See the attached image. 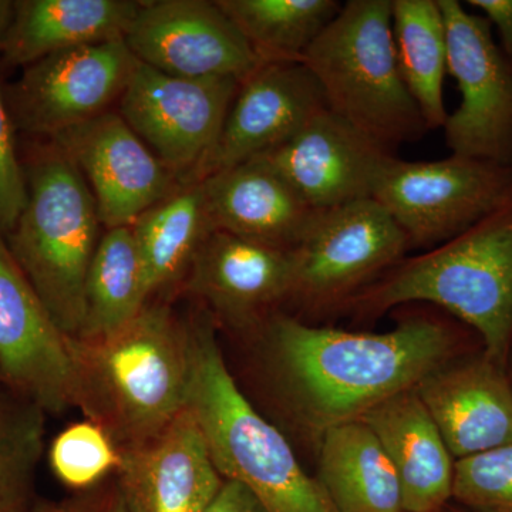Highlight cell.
<instances>
[{
	"mask_svg": "<svg viewBox=\"0 0 512 512\" xmlns=\"http://www.w3.org/2000/svg\"><path fill=\"white\" fill-rule=\"evenodd\" d=\"M272 382L313 433L370 409L464 356L460 333L439 320L409 319L384 333L306 325L288 315L259 325Z\"/></svg>",
	"mask_w": 512,
	"mask_h": 512,
	"instance_id": "cell-1",
	"label": "cell"
},
{
	"mask_svg": "<svg viewBox=\"0 0 512 512\" xmlns=\"http://www.w3.org/2000/svg\"><path fill=\"white\" fill-rule=\"evenodd\" d=\"M67 343L74 407L120 451L147 443L187 407L190 329L167 303L148 302L103 338Z\"/></svg>",
	"mask_w": 512,
	"mask_h": 512,
	"instance_id": "cell-2",
	"label": "cell"
},
{
	"mask_svg": "<svg viewBox=\"0 0 512 512\" xmlns=\"http://www.w3.org/2000/svg\"><path fill=\"white\" fill-rule=\"evenodd\" d=\"M429 302L461 320L485 355L508 367L512 352V198L458 237L403 259L348 303L380 315Z\"/></svg>",
	"mask_w": 512,
	"mask_h": 512,
	"instance_id": "cell-3",
	"label": "cell"
},
{
	"mask_svg": "<svg viewBox=\"0 0 512 512\" xmlns=\"http://www.w3.org/2000/svg\"><path fill=\"white\" fill-rule=\"evenodd\" d=\"M187 322V409L221 477L245 485L269 512H333L284 434L258 413L229 373L210 312L195 313Z\"/></svg>",
	"mask_w": 512,
	"mask_h": 512,
	"instance_id": "cell-4",
	"label": "cell"
},
{
	"mask_svg": "<svg viewBox=\"0 0 512 512\" xmlns=\"http://www.w3.org/2000/svg\"><path fill=\"white\" fill-rule=\"evenodd\" d=\"M26 184L28 202L5 241L57 328L77 338L87 271L100 241L96 201L82 173L53 143L36 151Z\"/></svg>",
	"mask_w": 512,
	"mask_h": 512,
	"instance_id": "cell-5",
	"label": "cell"
},
{
	"mask_svg": "<svg viewBox=\"0 0 512 512\" xmlns=\"http://www.w3.org/2000/svg\"><path fill=\"white\" fill-rule=\"evenodd\" d=\"M333 114L392 148L427 130L394 49L392 0H349L303 56Z\"/></svg>",
	"mask_w": 512,
	"mask_h": 512,
	"instance_id": "cell-6",
	"label": "cell"
},
{
	"mask_svg": "<svg viewBox=\"0 0 512 512\" xmlns=\"http://www.w3.org/2000/svg\"><path fill=\"white\" fill-rule=\"evenodd\" d=\"M373 198L410 248L439 247L511 200L512 167L453 154L439 161L394 157Z\"/></svg>",
	"mask_w": 512,
	"mask_h": 512,
	"instance_id": "cell-7",
	"label": "cell"
},
{
	"mask_svg": "<svg viewBox=\"0 0 512 512\" xmlns=\"http://www.w3.org/2000/svg\"><path fill=\"white\" fill-rule=\"evenodd\" d=\"M409 248L375 198L320 211L291 251V298L313 308L348 303L403 261Z\"/></svg>",
	"mask_w": 512,
	"mask_h": 512,
	"instance_id": "cell-8",
	"label": "cell"
},
{
	"mask_svg": "<svg viewBox=\"0 0 512 512\" xmlns=\"http://www.w3.org/2000/svg\"><path fill=\"white\" fill-rule=\"evenodd\" d=\"M447 35V72L461 103L444 123L453 156L512 167V60L495 43L484 16L458 0H437Z\"/></svg>",
	"mask_w": 512,
	"mask_h": 512,
	"instance_id": "cell-9",
	"label": "cell"
},
{
	"mask_svg": "<svg viewBox=\"0 0 512 512\" xmlns=\"http://www.w3.org/2000/svg\"><path fill=\"white\" fill-rule=\"evenodd\" d=\"M239 84L181 79L140 63L119 114L181 184L194 183L220 140Z\"/></svg>",
	"mask_w": 512,
	"mask_h": 512,
	"instance_id": "cell-10",
	"label": "cell"
},
{
	"mask_svg": "<svg viewBox=\"0 0 512 512\" xmlns=\"http://www.w3.org/2000/svg\"><path fill=\"white\" fill-rule=\"evenodd\" d=\"M137 57L124 40L74 47L23 70L6 96L13 126L49 137L109 111L136 72Z\"/></svg>",
	"mask_w": 512,
	"mask_h": 512,
	"instance_id": "cell-11",
	"label": "cell"
},
{
	"mask_svg": "<svg viewBox=\"0 0 512 512\" xmlns=\"http://www.w3.org/2000/svg\"><path fill=\"white\" fill-rule=\"evenodd\" d=\"M124 42L138 62L181 79H248L262 62L207 0L141 2Z\"/></svg>",
	"mask_w": 512,
	"mask_h": 512,
	"instance_id": "cell-12",
	"label": "cell"
},
{
	"mask_svg": "<svg viewBox=\"0 0 512 512\" xmlns=\"http://www.w3.org/2000/svg\"><path fill=\"white\" fill-rule=\"evenodd\" d=\"M52 143L82 173L107 229L131 227L183 185L113 111L57 134Z\"/></svg>",
	"mask_w": 512,
	"mask_h": 512,
	"instance_id": "cell-13",
	"label": "cell"
},
{
	"mask_svg": "<svg viewBox=\"0 0 512 512\" xmlns=\"http://www.w3.org/2000/svg\"><path fill=\"white\" fill-rule=\"evenodd\" d=\"M255 158L316 212L373 198L394 160L389 148L328 109L284 144Z\"/></svg>",
	"mask_w": 512,
	"mask_h": 512,
	"instance_id": "cell-14",
	"label": "cell"
},
{
	"mask_svg": "<svg viewBox=\"0 0 512 512\" xmlns=\"http://www.w3.org/2000/svg\"><path fill=\"white\" fill-rule=\"evenodd\" d=\"M0 382L47 414L73 409L67 336L0 235Z\"/></svg>",
	"mask_w": 512,
	"mask_h": 512,
	"instance_id": "cell-15",
	"label": "cell"
},
{
	"mask_svg": "<svg viewBox=\"0 0 512 512\" xmlns=\"http://www.w3.org/2000/svg\"><path fill=\"white\" fill-rule=\"evenodd\" d=\"M326 109L322 89L305 64L262 63L239 84L220 140L194 183L281 146Z\"/></svg>",
	"mask_w": 512,
	"mask_h": 512,
	"instance_id": "cell-16",
	"label": "cell"
},
{
	"mask_svg": "<svg viewBox=\"0 0 512 512\" xmlns=\"http://www.w3.org/2000/svg\"><path fill=\"white\" fill-rule=\"evenodd\" d=\"M120 453L113 478L127 512H205L224 483L187 407L156 437Z\"/></svg>",
	"mask_w": 512,
	"mask_h": 512,
	"instance_id": "cell-17",
	"label": "cell"
},
{
	"mask_svg": "<svg viewBox=\"0 0 512 512\" xmlns=\"http://www.w3.org/2000/svg\"><path fill=\"white\" fill-rule=\"evenodd\" d=\"M291 252L214 229L185 276L187 291L212 318L238 330L258 329L275 303L291 298Z\"/></svg>",
	"mask_w": 512,
	"mask_h": 512,
	"instance_id": "cell-18",
	"label": "cell"
},
{
	"mask_svg": "<svg viewBox=\"0 0 512 512\" xmlns=\"http://www.w3.org/2000/svg\"><path fill=\"white\" fill-rule=\"evenodd\" d=\"M416 390L454 460L512 444L508 367L483 349L434 370Z\"/></svg>",
	"mask_w": 512,
	"mask_h": 512,
	"instance_id": "cell-19",
	"label": "cell"
},
{
	"mask_svg": "<svg viewBox=\"0 0 512 512\" xmlns=\"http://www.w3.org/2000/svg\"><path fill=\"white\" fill-rule=\"evenodd\" d=\"M359 420L376 434L402 487L404 512H443L453 495L454 457L416 387Z\"/></svg>",
	"mask_w": 512,
	"mask_h": 512,
	"instance_id": "cell-20",
	"label": "cell"
},
{
	"mask_svg": "<svg viewBox=\"0 0 512 512\" xmlns=\"http://www.w3.org/2000/svg\"><path fill=\"white\" fill-rule=\"evenodd\" d=\"M215 229L291 252L318 212L252 158L201 181Z\"/></svg>",
	"mask_w": 512,
	"mask_h": 512,
	"instance_id": "cell-21",
	"label": "cell"
},
{
	"mask_svg": "<svg viewBox=\"0 0 512 512\" xmlns=\"http://www.w3.org/2000/svg\"><path fill=\"white\" fill-rule=\"evenodd\" d=\"M140 8L137 0H18L0 55L28 67L62 50L124 40Z\"/></svg>",
	"mask_w": 512,
	"mask_h": 512,
	"instance_id": "cell-22",
	"label": "cell"
},
{
	"mask_svg": "<svg viewBox=\"0 0 512 512\" xmlns=\"http://www.w3.org/2000/svg\"><path fill=\"white\" fill-rule=\"evenodd\" d=\"M313 478L333 512H404L396 470L362 420L336 424L320 434Z\"/></svg>",
	"mask_w": 512,
	"mask_h": 512,
	"instance_id": "cell-23",
	"label": "cell"
},
{
	"mask_svg": "<svg viewBox=\"0 0 512 512\" xmlns=\"http://www.w3.org/2000/svg\"><path fill=\"white\" fill-rule=\"evenodd\" d=\"M150 299L183 281L195 255L214 231L204 185H180L133 225Z\"/></svg>",
	"mask_w": 512,
	"mask_h": 512,
	"instance_id": "cell-24",
	"label": "cell"
},
{
	"mask_svg": "<svg viewBox=\"0 0 512 512\" xmlns=\"http://www.w3.org/2000/svg\"><path fill=\"white\" fill-rule=\"evenodd\" d=\"M392 26L404 86L419 107L427 130L443 127L448 117L443 97L447 35L439 2L392 0Z\"/></svg>",
	"mask_w": 512,
	"mask_h": 512,
	"instance_id": "cell-25",
	"label": "cell"
},
{
	"mask_svg": "<svg viewBox=\"0 0 512 512\" xmlns=\"http://www.w3.org/2000/svg\"><path fill=\"white\" fill-rule=\"evenodd\" d=\"M150 302L131 227L107 229L84 284V316L77 338L99 339L131 322Z\"/></svg>",
	"mask_w": 512,
	"mask_h": 512,
	"instance_id": "cell-26",
	"label": "cell"
},
{
	"mask_svg": "<svg viewBox=\"0 0 512 512\" xmlns=\"http://www.w3.org/2000/svg\"><path fill=\"white\" fill-rule=\"evenodd\" d=\"M262 63L301 62L338 15L336 0H217Z\"/></svg>",
	"mask_w": 512,
	"mask_h": 512,
	"instance_id": "cell-27",
	"label": "cell"
},
{
	"mask_svg": "<svg viewBox=\"0 0 512 512\" xmlns=\"http://www.w3.org/2000/svg\"><path fill=\"white\" fill-rule=\"evenodd\" d=\"M47 413L0 382V512H33Z\"/></svg>",
	"mask_w": 512,
	"mask_h": 512,
	"instance_id": "cell-28",
	"label": "cell"
},
{
	"mask_svg": "<svg viewBox=\"0 0 512 512\" xmlns=\"http://www.w3.org/2000/svg\"><path fill=\"white\" fill-rule=\"evenodd\" d=\"M120 463V450L109 434L86 419L60 431L49 448L52 473L60 483L79 493L114 476Z\"/></svg>",
	"mask_w": 512,
	"mask_h": 512,
	"instance_id": "cell-29",
	"label": "cell"
},
{
	"mask_svg": "<svg viewBox=\"0 0 512 512\" xmlns=\"http://www.w3.org/2000/svg\"><path fill=\"white\" fill-rule=\"evenodd\" d=\"M451 503L468 512H512V444L456 460Z\"/></svg>",
	"mask_w": 512,
	"mask_h": 512,
	"instance_id": "cell-30",
	"label": "cell"
},
{
	"mask_svg": "<svg viewBox=\"0 0 512 512\" xmlns=\"http://www.w3.org/2000/svg\"><path fill=\"white\" fill-rule=\"evenodd\" d=\"M28 202L26 174L15 147V126L0 92V235L8 237Z\"/></svg>",
	"mask_w": 512,
	"mask_h": 512,
	"instance_id": "cell-31",
	"label": "cell"
},
{
	"mask_svg": "<svg viewBox=\"0 0 512 512\" xmlns=\"http://www.w3.org/2000/svg\"><path fill=\"white\" fill-rule=\"evenodd\" d=\"M33 512H127L116 481H104L92 490L80 491L76 497L60 503L36 504Z\"/></svg>",
	"mask_w": 512,
	"mask_h": 512,
	"instance_id": "cell-32",
	"label": "cell"
},
{
	"mask_svg": "<svg viewBox=\"0 0 512 512\" xmlns=\"http://www.w3.org/2000/svg\"><path fill=\"white\" fill-rule=\"evenodd\" d=\"M205 512H269L258 497L238 481L224 480Z\"/></svg>",
	"mask_w": 512,
	"mask_h": 512,
	"instance_id": "cell-33",
	"label": "cell"
},
{
	"mask_svg": "<svg viewBox=\"0 0 512 512\" xmlns=\"http://www.w3.org/2000/svg\"><path fill=\"white\" fill-rule=\"evenodd\" d=\"M467 5L480 9L490 25L497 28L501 50L512 60V0H468Z\"/></svg>",
	"mask_w": 512,
	"mask_h": 512,
	"instance_id": "cell-34",
	"label": "cell"
},
{
	"mask_svg": "<svg viewBox=\"0 0 512 512\" xmlns=\"http://www.w3.org/2000/svg\"><path fill=\"white\" fill-rule=\"evenodd\" d=\"M13 13H15V2L10 0H0V39L5 35L12 23Z\"/></svg>",
	"mask_w": 512,
	"mask_h": 512,
	"instance_id": "cell-35",
	"label": "cell"
},
{
	"mask_svg": "<svg viewBox=\"0 0 512 512\" xmlns=\"http://www.w3.org/2000/svg\"><path fill=\"white\" fill-rule=\"evenodd\" d=\"M443 512H468L464 508L458 507V505L450 503L447 505L446 510Z\"/></svg>",
	"mask_w": 512,
	"mask_h": 512,
	"instance_id": "cell-36",
	"label": "cell"
},
{
	"mask_svg": "<svg viewBox=\"0 0 512 512\" xmlns=\"http://www.w3.org/2000/svg\"><path fill=\"white\" fill-rule=\"evenodd\" d=\"M508 375H510L511 383H512V352L510 356V360H508Z\"/></svg>",
	"mask_w": 512,
	"mask_h": 512,
	"instance_id": "cell-37",
	"label": "cell"
}]
</instances>
